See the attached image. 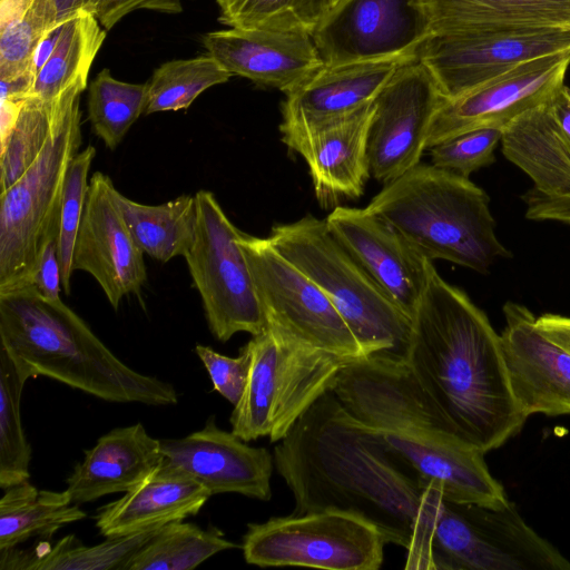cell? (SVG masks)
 <instances>
[{"label":"cell","instance_id":"cell-41","mask_svg":"<svg viewBox=\"0 0 570 570\" xmlns=\"http://www.w3.org/2000/svg\"><path fill=\"white\" fill-rule=\"evenodd\" d=\"M195 352L207 370L215 391L235 406L243 396L250 373V343L244 345L236 357L200 344L196 345Z\"/></svg>","mask_w":570,"mask_h":570},{"label":"cell","instance_id":"cell-24","mask_svg":"<svg viewBox=\"0 0 570 570\" xmlns=\"http://www.w3.org/2000/svg\"><path fill=\"white\" fill-rule=\"evenodd\" d=\"M164 459L160 440L150 436L141 423L116 428L85 451L66 490L75 504L128 492L149 478Z\"/></svg>","mask_w":570,"mask_h":570},{"label":"cell","instance_id":"cell-25","mask_svg":"<svg viewBox=\"0 0 570 570\" xmlns=\"http://www.w3.org/2000/svg\"><path fill=\"white\" fill-rule=\"evenodd\" d=\"M210 497L202 483L164 459L144 482L102 505L96 527L107 538L183 521L197 514Z\"/></svg>","mask_w":570,"mask_h":570},{"label":"cell","instance_id":"cell-19","mask_svg":"<svg viewBox=\"0 0 570 570\" xmlns=\"http://www.w3.org/2000/svg\"><path fill=\"white\" fill-rule=\"evenodd\" d=\"M503 314L500 340L519 407L527 417L570 414V351L541 332L525 306L508 302Z\"/></svg>","mask_w":570,"mask_h":570},{"label":"cell","instance_id":"cell-40","mask_svg":"<svg viewBox=\"0 0 570 570\" xmlns=\"http://www.w3.org/2000/svg\"><path fill=\"white\" fill-rule=\"evenodd\" d=\"M502 129L483 127L446 138L429 148L432 165L446 171L469 176L494 161V149Z\"/></svg>","mask_w":570,"mask_h":570},{"label":"cell","instance_id":"cell-39","mask_svg":"<svg viewBox=\"0 0 570 570\" xmlns=\"http://www.w3.org/2000/svg\"><path fill=\"white\" fill-rule=\"evenodd\" d=\"M96 149L88 146L72 158L67 170L58 214V256L61 268V286L65 294L71 291L73 248L83 215L89 170Z\"/></svg>","mask_w":570,"mask_h":570},{"label":"cell","instance_id":"cell-29","mask_svg":"<svg viewBox=\"0 0 570 570\" xmlns=\"http://www.w3.org/2000/svg\"><path fill=\"white\" fill-rule=\"evenodd\" d=\"M105 39L106 29L95 13L80 11L62 21L59 39L35 73L29 96L55 101L71 91L82 92Z\"/></svg>","mask_w":570,"mask_h":570},{"label":"cell","instance_id":"cell-42","mask_svg":"<svg viewBox=\"0 0 570 570\" xmlns=\"http://www.w3.org/2000/svg\"><path fill=\"white\" fill-rule=\"evenodd\" d=\"M57 234L58 223L41 245L31 282L35 291L47 299H59L62 289Z\"/></svg>","mask_w":570,"mask_h":570},{"label":"cell","instance_id":"cell-12","mask_svg":"<svg viewBox=\"0 0 570 570\" xmlns=\"http://www.w3.org/2000/svg\"><path fill=\"white\" fill-rule=\"evenodd\" d=\"M195 199L196 233L184 258L199 292L208 327L220 342L239 332L258 335L266 323L238 243L240 230L213 193L199 190Z\"/></svg>","mask_w":570,"mask_h":570},{"label":"cell","instance_id":"cell-2","mask_svg":"<svg viewBox=\"0 0 570 570\" xmlns=\"http://www.w3.org/2000/svg\"><path fill=\"white\" fill-rule=\"evenodd\" d=\"M405 365L454 434L483 453L528 419L512 393L500 335L435 267L412 317Z\"/></svg>","mask_w":570,"mask_h":570},{"label":"cell","instance_id":"cell-26","mask_svg":"<svg viewBox=\"0 0 570 570\" xmlns=\"http://www.w3.org/2000/svg\"><path fill=\"white\" fill-rule=\"evenodd\" d=\"M502 153L534 183L539 193L570 198V147L546 102L508 122L502 129Z\"/></svg>","mask_w":570,"mask_h":570},{"label":"cell","instance_id":"cell-9","mask_svg":"<svg viewBox=\"0 0 570 570\" xmlns=\"http://www.w3.org/2000/svg\"><path fill=\"white\" fill-rule=\"evenodd\" d=\"M429 569L568 570L570 562L511 503L494 509L442 497L431 530Z\"/></svg>","mask_w":570,"mask_h":570},{"label":"cell","instance_id":"cell-20","mask_svg":"<svg viewBox=\"0 0 570 570\" xmlns=\"http://www.w3.org/2000/svg\"><path fill=\"white\" fill-rule=\"evenodd\" d=\"M164 458L202 483L212 495L238 493L268 501L274 456L254 448L232 431L219 429L215 416L180 439L160 440Z\"/></svg>","mask_w":570,"mask_h":570},{"label":"cell","instance_id":"cell-27","mask_svg":"<svg viewBox=\"0 0 570 570\" xmlns=\"http://www.w3.org/2000/svg\"><path fill=\"white\" fill-rule=\"evenodd\" d=\"M432 33L481 28H570V0H416Z\"/></svg>","mask_w":570,"mask_h":570},{"label":"cell","instance_id":"cell-32","mask_svg":"<svg viewBox=\"0 0 570 570\" xmlns=\"http://www.w3.org/2000/svg\"><path fill=\"white\" fill-rule=\"evenodd\" d=\"M239 548L217 528L207 530L194 523L169 522L141 547L125 570H189L212 556Z\"/></svg>","mask_w":570,"mask_h":570},{"label":"cell","instance_id":"cell-34","mask_svg":"<svg viewBox=\"0 0 570 570\" xmlns=\"http://www.w3.org/2000/svg\"><path fill=\"white\" fill-rule=\"evenodd\" d=\"M49 23L50 0H0V81L33 79V55Z\"/></svg>","mask_w":570,"mask_h":570},{"label":"cell","instance_id":"cell-47","mask_svg":"<svg viewBox=\"0 0 570 570\" xmlns=\"http://www.w3.org/2000/svg\"><path fill=\"white\" fill-rule=\"evenodd\" d=\"M551 111L570 147V88L562 86L549 101Z\"/></svg>","mask_w":570,"mask_h":570},{"label":"cell","instance_id":"cell-16","mask_svg":"<svg viewBox=\"0 0 570 570\" xmlns=\"http://www.w3.org/2000/svg\"><path fill=\"white\" fill-rule=\"evenodd\" d=\"M570 50L542 56L450 99L439 106L428 149L458 134L483 127L503 128L520 114L549 102L563 86Z\"/></svg>","mask_w":570,"mask_h":570},{"label":"cell","instance_id":"cell-8","mask_svg":"<svg viewBox=\"0 0 570 570\" xmlns=\"http://www.w3.org/2000/svg\"><path fill=\"white\" fill-rule=\"evenodd\" d=\"M247 385L230 415L232 432L248 442L281 441L348 362L307 348L265 328L249 341Z\"/></svg>","mask_w":570,"mask_h":570},{"label":"cell","instance_id":"cell-14","mask_svg":"<svg viewBox=\"0 0 570 570\" xmlns=\"http://www.w3.org/2000/svg\"><path fill=\"white\" fill-rule=\"evenodd\" d=\"M443 99L435 79L417 57L394 72L373 100L367 134L373 178L386 184L420 164Z\"/></svg>","mask_w":570,"mask_h":570},{"label":"cell","instance_id":"cell-17","mask_svg":"<svg viewBox=\"0 0 570 570\" xmlns=\"http://www.w3.org/2000/svg\"><path fill=\"white\" fill-rule=\"evenodd\" d=\"M325 222L342 246L412 321L434 267L432 262L366 207L336 206Z\"/></svg>","mask_w":570,"mask_h":570},{"label":"cell","instance_id":"cell-13","mask_svg":"<svg viewBox=\"0 0 570 570\" xmlns=\"http://www.w3.org/2000/svg\"><path fill=\"white\" fill-rule=\"evenodd\" d=\"M566 50H570V28H481L432 33L417 59L450 99L522 62Z\"/></svg>","mask_w":570,"mask_h":570},{"label":"cell","instance_id":"cell-38","mask_svg":"<svg viewBox=\"0 0 570 570\" xmlns=\"http://www.w3.org/2000/svg\"><path fill=\"white\" fill-rule=\"evenodd\" d=\"M147 85L116 79L102 69L89 83L88 118L106 147L115 149L145 114Z\"/></svg>","mask_w":570,"mask_h":570},{"label":"cell","instance_id":"cell-44","mask_svg":"<svg viewBox=\"0 0 570 570\" xmlns=\"http://www.w3.org/2000/svg\"><path fill=\"white\" fill-rule=\"evenodd\" d=\"M523 199L525 217L532 220H554L570 226V198L546 196L534 188Z\"/></svg>","mask_w":570,"mask_h":570},{"label":"cell","instance_id":"cell-35","mask_svg":"<svg viewBox=\"0 0 570 570\" xmlns=\"http://www.w3.org/2000/svg\"><path fill=\"white\" fill-rule=\"evenodd\" d=\"M344 0H216L218 20L229 28L315 30Z\"/></svg>","mask_w":570,"mask_h":570},{"label":"cell","instance_id":"cell-31","mask_svg":"<svg viewBox=\"0 0 570 570\" xmlns=\"http://www.w3.org/2000/svg\"><path fill=\"white\" fill-rule=\"evenodd\" d=\"M86 517L67 490H38L29 481L18 483L4 489L0 499V550L35 537L50 538L60 528Z\"/></svg>","mask_w":570,"mask_h":570},{"label":"cell","instance_id":"cell-30","mask_svg":"<svg viewBox=\"0 0 570 570\" xmlns=\"http://www.w3.org/2000/svg\"><path fill=\"white\" fill-rule=\"evenodd\" d=\"M114 197L144 254L166 263L188 252L197 224L195 196L183 195L153 206L134 202L116 188Z\"/></svg>","mask_w":570,"mask_h":570},{"label":"cell","instance_id":"cell-4","mask_svg":"<svg viewBox=\"0 0 570 570\" xmlns=\"http://www.w3.org/2000/svg\"><path fill=\"white\" fill-rule=\"evenodd\" d=\"M0 346L31 377L59 381L108 402L164 406L175 387L121 362L61 298L29 285L0 293Z\"/></svg>","mask_w":570,"mask_h":570},{"label":"cell","instance_id":"cell-33","mask_svg":"<svg viewBox=\"0 0 570 570\" xmlns=\"http://www.w3.org/2000/svg\"><path fill=\"white\" fill-rule=\"evenodd\" d=\"M81 94L71 91L55 101L32 96L24 99L13 127L0 140V193L18 180L38 158L67 104Z\"/></svg>","mask_w":570,"mask_h":570},{"label":"cell","instance_id":"cell-6","mask_svg":"<svg viewBox=\"0 0 570 570\" xmlns=\"http://www.w3.org/2000/svg\"><path fill=\"white\" fill-rule=\"evenodd\" d=\"M272 245L303 272L344 320L364 358L405 364L412 321L376 285L328 229L306 215L273 226Z\"/></svg>","mask_w":570,"mask_h":570},{"label":"cell","instance_id":"cell-23","mask_svg":"<svg viewBox=\"0 0 570 570\" xmlns=\"http://www.w3.org/2000/svg\"><path fill=\"white\" fill-rule=\"evenodd\" d=\"M373 101L309 132L282 139L306 161L323 207L363 195L370 174L367 134Z\"/></svg>","mask_w":570,"mask_h":570},{"label":"cell","instance_id":"cell-15","mask_svg":"<svg viewBox=\"0 0 570 570\" xmlns=\"http://www.w3.org/2000/svg\"><path fill=\"white\" fill-rule=\"evenodd\" d=\"M432 35L416 0H344L315 30L324 65L417 57Z\"/></svg>","mask_w":570,"mask_h":570},{"label":"cell","instance_id":"cell-36","mask_svg":"<svg viewBox=\"0 0 570 570\" xmlns=\"http://www.w3.org/2000/svg\"><path fill=\"white\" fill-rule=\"evenodd\" d=\"M31 375L0 346V487L29 480L31 448L22 430L20 400Z\"/></svg>","mask_w":570,"mask_h":570},{"label":"cell","instance_id":"cell-11","mask_svg":"<svg viewBox=\"0 0 570 570\" xmlns=\"http://www.w3.org/2000/svg\"><path fill=\"white\" fill-rule=\"evenodd\" d=\"M255 292L269 328L299 345L354 361L364 354L326 295L269 242L240 232Z\"/></svg>","mask_w":570,"mask_h":570},{"label":"cell","instance_id":"cell-18","mask_svg":"<svg viewBox=\"0 0 570 570\" xmlns=\"http://www.w3.org/2000/svg\"><path fill=\"white\" fill-rule=\"evenodd\" d=\"M115 188L104 173L96 171L91 176L72 267L89 273L117 309L124 296L139 293L147 273L144 252L115 202Z\"/></svg>","mask_w":570,"mask_h":570},{"label":"cell","instance_id":"cell-21","mask_svg":"<svg viewBox=\"0 0 570 570\" xmlns=\"http://www.w3.org/2000/svg\"><path fill=\"white\" fill-rule=\"evenodd\" d=\"M203 46L232 76L284 94L324 66L313 37L301 31L234 27L207 32Z\"/></svg>","mask_w":570,"mask_h":570},{"label":"cell","instance_id":"cell-22","mask_svg":"<svg viewBox=\"0 0 570 570\" xmlns=\"http://www.w3.org/2000/svg\"><path fill=\"white\" fill-rule=\"evenodd\" d=\"M416 57L324 65L285 94L282 139L309 132L371 104L394 72Z\"/></svg>","mask_w":570,"mask_h":570},{"label":"cell","instance_id":"cell-37","mask_svg":"<svg viewBox=\"0 0 570 570\" xmlns=\"http://www.w3.org/2000/svg\"><path fill=\"white\" fill-rule=\"evenodd\" d=\"M232 77L210 55L166 61L153 72L147 85L145 114L188 108L208 88Z\"/></svg>","mask_w":570,"mask_h":570},{"label":"cell","instance_id":"cell-28","mask_svg":"<svg viewBox=\"0 0 570 570\" xmlns=\"http://www.w3.org/2000/svg\"><path fill=\"white\" fill-rule=\"evenodd\" d=\"M163 525H156L125 535L107 537L95 546L83 544L69 534L53 546L47 541L27 550H0L1 570H125L131 557L144 547Z\"/></svg>","mask_w":570,"mask_h":570},{"label":"cell","instance_id":"cell-1","mask_svg":"<svg viewBox=\"0 0 570 570\" xmlns=\"http://www.w3.org/2000/svg\"><path fill=\"white\" fill-rule=\"evenodd\" d=\"M273 456L294 495L292 513H355L375 525L386 543L405 548L407 564L426 562L432 507L441 490L424 482L331 389L297 419Z\"/></svg>","mask_w":570,"mask_h":570},{"label":"cell","instance_id":"cell-3","mask_svg":"<svg viewBox=\"0 0 570 570\" xmlns=\"http://www.w3.org/2000/svg\"><path fill=\"white\" fill-rule=\"evenodd\" d=\"M331 390L445 499L494 509L510 504L484 462L485 453L454 434L405 364L351 361L338 371Z\"/></svg>","mask_w":570,"mask_h":570},{"label":"cell","instance_id":"cell-46","mask_svg":"<svg viewBox=\"0 0 570 570\" xmlns=\"http://www.w3.org/2000/svg\"><path fill=\"white\" fill-rule=\"evenodd\" d=\"M99 2L100 0H50L49 29L80 11L96 13Z\"/></svg>","mask_w":570,"mask_h":570},{"label":"cell","instance_id":"cell-7","mask_svg":"<svg viewBox=\"0 0 570 570\" xmlns=\"http://www.w3.org/2000/svg\"><path fill=\"white\" fill-rule=\"evenodd\" d=\"M79 101L67 104L38 158L0 193V293L31 285L41 245L58 223L65 177L82 141Z\"/></svg>","mask_w":570,"mask_h":570},{"label":"cell","instance_id":"cell-5","mask_svg":"<svg viewBox=\"0 0 570 570\" xmlns=\"http://www.w3.org/2000/svg\"><path fill=\"white\" fill-rule=\"evenodd\" d=\"M429 261L488 273L510 252L495 234L487 193L470 178L419 164L384 184L366 206Z\"/></svg>","mask_w":570,"mask_h":570},{"label":"cell","instance_id":"cell-43","mask_svg":"<svg viewBox=\"0 0 570 570\" xmlns=\"http://www.w3.org/2000/svg\"><path fill=\"white\" fill-rule=\"evenodd\" d=\"M139 9L178 13L183 10V0H100L95 14L101 26L109 30L127 14Z\"/></svg>","mask_w":570,"mask_h":570},{"label":"cell","instance_id":"cell-10","mask_svg":"<svg viewBox=\"0 0 570 570\" xmlns=\"http://www.w3.org/2000/svg\"><path fill=\"white\" fill-rule=\"evenodd\" d=\"M384 544L364 518L330 509L249 523L240 548L245 561L258 567L377 570Z\"/></svg>","mask_w":570,"mask_h":570},{"label":"cell","instance_id":"cell-45","mask_svg":"<svg viewBox=\"0 0 570 570\" xmlns=\"http://www.w3.org/2000/svg\"><path fill=\"white\" fill-rule=\"evenodd\" d=\"M537 326L552 341L570 351V317L543 314L537 317Z\"/></svg>","mask_w":570,"mask_h":570}]
</instances>
